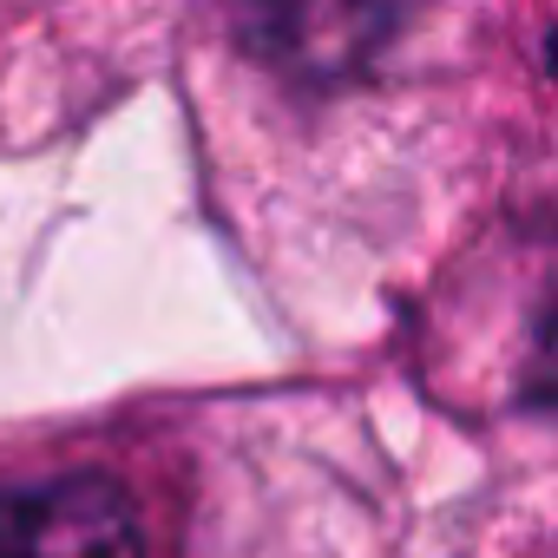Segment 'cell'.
Listing matches in <instances>:
<instances>
[{
    "label": "cell",
    "instance_id": "6da1fadb",
    "mask_svg": "<svg viewBox=\"0 0 558 558\" xmlns=\"http://www.w3.org/2000/svg\"><path fill=\"white\" fill-rule=\"evenodd\" d=\"M236 47L303 86H349L381 66L401 34V0H236Z\"/></svg>",
    "mask_w": 558,
    "mask_h": 558
},
{
    "label": "cell",
    "instance_id": "7a4b0ae2",
    "mask_svg": "<svg viewBox=\"0 0 558 558\" xmlns=\"http://www.w3.org/2000/svg\"><path fill=\"white\" fill-rule=\"evenodd\" d=\"M0 558H145V538L119 480L60 473L0 493Z\"/></svg>",
    "mask_w": 558,
    "mask_h": 558
}]
</instances>
